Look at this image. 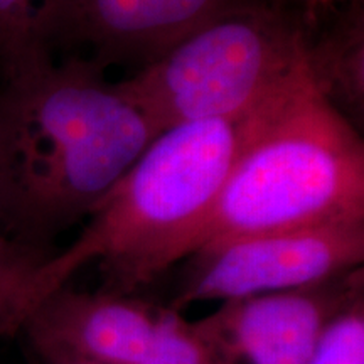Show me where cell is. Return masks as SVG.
<instances>
[{"label":"cell","instance_id":"obj_1","mask_svg":"<svg viewBox=\"0 0 364 364\" xmlns=\"http://www.w3.org/2000/svg\"><path fill=\"white\" fill-rule=\"evenodd\" d=\"M0 88V235L49 247L159 135L93 59L53 58Z\"/></svg>","mask_w":364,"mask_h":364},{"label":"cell","instance_id":"obj_14","mask_svg":"<svg viewBox=\"0 0 364 364\" xmlns=\"http://www.w3.org/2000/svg\"><path fill=\"white\" fill-rule=\"evenodd\" d=\"M41 364H107L56 348H33Z\"/></svg>","mask_w":364,"mask_h":364},{"label":"cell","instance_id":"obj_9","mask_svg":"<svg viewBox=\"0 0 364 364\" xmlns=\"http://www.w3.org/2000/svg\"><path fill=\"white\" fill-rule=\"evenodd\" d=\"M306 66L314 86L359 130L364 120V9L348 0L317 36L307 38Z\"/></svg>","mask_w":364,"mask_h":364},{"label":"cell","instance_id":"obj_15","mask_svg":"<svg viewBox=\"0 0 364 364\" xmlns=\"http://www.w3.org/2000/svg\"><path fill=\"white\" fill-rule=\"evenodd\" d=\"M306 2V11L311 19H317L318 14L327 12L329 9L339 6V4L348 2V0H304Z\"/></svg>","mask_w":364,"mask_h":364},{"label":"cell","instance_id":"obj_3","mask_svg":"<svg viewBox=\"0 0 364 364\" xmlns=\"http://www.w3.org/2000/svg\"><path fill=\"white\" fill-rule=\"evenodd\" d=\"M364 221V144L304 65L250 113L243 142L194 252L240 236Z\"/></svg>","mask_w":364,"mask_h":364},{"label":"cell","instance_id":"obj_10","mask_svg":"<svg viewBox=\"0 0 364 364\" xmlns=\"http://www.w3.org/2000/svg\"><path fill=\"white\" fill-rule=\"evenodd\" d=\"M70 0H0L4 75L51 58Z\"/></svg>","mask_w":364,"mask_h":364},{"label":"cell","instance_id":"obj_6","mask_svg":"<svg viewBox=\"0 0 364 364\" xmlns=\"http://www.w3.org/2000/svg\"><path fill=\"white\" fill-rule=\"evenodd\" d=\"M363 267L297 289L221 302L196 327L230 364H312L338 318L364 300Z\"/></svg>","mask_w":364,"mask_h":364},{"label":"cell","instance_id":"obj_16","mask_svg":"<svg viewBox=\"0 0 364 364\" xmlns=\"http://www.w3.org/2000/svg\"><path fill=\"white\" fill-rule=\"evenodd\" d=\"M273 2H275V6H279V4L284 2V0H273Z\"/></svg>","mask_w":364,"mask_h":364},{"label":"cell","instance_id":"obj_13","mask_svg":"<svg viewBox=\"0 0 364 364\" xmlns=\"http://www.w3.org/2000/svg\"><path fill=\"white\" fill-rule=\"evenodd\" d=\"M312 364H364V300L332 324Z\"/></svg>","mask_w":364,"mask_h":364},{"label":"cell","instance_id":"obj_2","mask_svg":"<svg viewBox=\"0 0 364 364\" xmlns=\"http://www.w3.org/2000/svg\"><path fill=\"white\" fill-rule=\"evenodd\" d=\"M248 117L161 132L91 209L78 238L41 268L29 312L88 263L102 267L108 292L129 294L191 257L238 156Z\"/></svg>","mask_w":364,"mask_h":364},{"label":"cell","instance_id":"obj_11","mask_svg":"<svg viewBox=\"0 0 364 364\" xmlns=\"http://www.w3.org/2000/svg\"><path fill=\"white\" fill-rule=\"evenodd\" d=\"M53 255L51 247L0 235V338L21 331L34 282Z\"/></svg>","mask_w":364,"mask_h":364},{"label":"cell","instance_id":"obj_5","mask_svg":"<svg viewBox=\"0 0 364 364\" xmlns=\"http://www.w3.org/2000/svg\"><path fill=\"white\" fill-rule=\"evenodd\" d=\"M184 285L172 304L252 297L297 289L356 270L364 262V221L270 231L208 245L191 255Z\"/></svg>","mask_w":364,"mask_h":364},{"label":"cell","instance_id":"obj_8","mask_svg":"<svg viewBox=\"0 0 364 364\" xmlns=\"http://www.w3.org/2000/svg\"><path fill=\"white\" fill-rule=\"evenodd\" d=\"M161 307L117 292H78L63 285L22 322L31 348H56L107 364H140Z\"/></svg>","mask_w":364,"mask_h":364},{"label":"cell","instance_id":"obj_4","mask_svg":"<svg viewBox=\"0 0 364 364\" xmlns=\"http://www.w3.org/2000/svg\"><path fill=\"white\" fill-rule=\"evenodd\" d=\"M309 36L279 6L223 14L117 86L157 134L204 120H240L306 65Z\"/></svg>","mask_w":364,"mask_h":364},{"label":"cell","instance_id":"obj_12","mask_svg":"<svg viewBox=\"0 0 364 364\" xmlns=\"http://www.w3.org/2000/svg\"><path fill=\"white\" fill-rule=\"evenodd\" d=\"M140 364H230L176 309L159 311V321L147 354Z\"/></svg>","mask_w":364,"mask_h":364},{"label":"cell","instance_id":"obj_7","mask_svg":"<svg viewBox=\"0 0 364 364\" xmlns=\"http://www.w3.org/2000/svg\"><path fill=\"white\" fill-rule=\"evenodd\" d=\"M252 0H70L58 43L93 49L100 66L162 56L223 14Z\"/></svg>","mask_w":364,"mask_h":364}]
</instances>
